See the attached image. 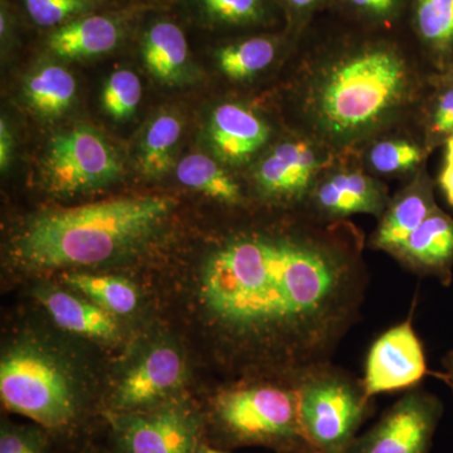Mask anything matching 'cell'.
I'll list each match as a JSON object with an SVG mask.
<instances>
[{
  "mask_svg": "<svg viewBox=\"0 0 453 453\" xmlns=\"http://www.w3.org/2000/svg\"><path fill=\"white\" fill-rule=\"evenodd\" d=\"M368 282L359 237L309 222L229 238L203 266L201 299L231 347L297 378L330 363L359 320Z\"/></svg>",
  "mask_w": 453,
  "mask_h": 453,
  "instance_id": "obj_1",
  "label": "cell"
},
{
  "mask_svg": "<svg viewBox=\"0 0 453 453\" xmlns=\"http://www.w3.org/2000/svg\"><path fill=\"white\" fill-rule=\"evenodd\" d=\"M173 207L166 196H133L42 211L17 235L12 252L32 270L103 264L146 240Z\"/></svg>",
  "mask_w": 453,
  "mask_h": 453,
  "instance_id": "obj_2",
  "label": "cell"
},
{
  "mask_svg": "<svg viewBox=\"0 0 453 453\" xmlns=\"http://www.w3.org/2000/svg\"><path fill=\"white\" fill-rule=\"evenodd\" d=\"M413 73L389 46H366L325 65L309 89L316 129L334 144H351L392 120L413 94Z\"/></svg>",
  "mask_w": 453,
  "mask_h": 453,
  "instance_id": "obj_3",
  "label": "cell"
},
{
  "mask_svg": "<svg viewBox=\"0 0 453 453\" xmlns=\"http://www.w3.org/2000/svg\"><path fill=\"white\" fill-rule=\"evenodd\" d=\"M297 378L253 381L216 395L211 416L234 446L275 447L281 453L310 447L301 431Z\"/></svg>",
  "mask_w": 453,
  "mask_h": 453,
  "instance_id": "obj_4",
  "label": "cell"
},
{
  "mask_svg": "<svg viewBox=\"0 0 453 453\" xmlns=\"http://www.w3.org/2000/svg\"><path fill=\"white\" fill-rule=\"evenodd\" d=\"M296 388L306 443L320 453H347L371 410L362 380L325 363L300 374Z\"/></svg>",
  "mask_w": 453,
  "mask_h": 453,
  "instance_id": "obj_5",
  "label": "cell"
},
{
  "mask_svg": "<svg viewBox=\"0 0 453 453\" xmlns=\"http://www.w3.org/2000/svg\"><path fill=\"white\" fill-rule=\"evenodd\" d=\"M0 395L9 411L50 431L76 426L81 412L68 375L37 349H17L3 357Z\"/></svg>",
  "mask_w": 453,
  "mask_h": 453,
  "instance_id": "obj_6",
  "label": "cell"
},
{
  "mask_svg": "<svg viewBox=\"0 0 453 453\" xmlns=\"http://www.w3.org/2000/svg\"><path fill=\"white\" fill-rule=\"evenodd\" d=\"M121 170L112 146L96 130L82 125L52 139L42 172L53 195L74 196L112 183Z\"/></svg>",
  "mask_w": 453,
  "mask_h": 453,
  "instance_id": "obj_7",
  "label": "cell"
},
{
  "mask_svg": "<svg viewBox=\"0 0 453 453\" xmlns=\"http://www.w3.org/2000/svg\"><path fill=\"white\" fill-rule=\"evenodd\" d=\"M112 428L120 453H198L202 447L201 414L179 402L113 413Z\"/></svg>",
  "mask_w": 453,
  "mask_h": 453,
  "instance_id": "obj_8",
  "label": "cell"
},
{
  "mask_svg": "<svg viewBox=\"0 0 453 453\" xmlns=\"http://www.w3.org/2000/svg\"><path fill=\"white\" fill-rule=\"evenodd\" d=\"M442 412L436 395L411 390L357 436L347 453H428Z\"/></svg>",
  "mask_w": 453,
  "mask_h": 453,
  "instance_id": "obj_9",
  "label": "cell"
},
{
  "mask_svg": "<svg viewBox=\"0 0 453 453\" xmlns=\"http://www.w3.org/2000/svg\"><path fill=\"white\" fill-rule=\"evenodd\" d=\"M425 351L412 316L381 334L365 360L362 383L369 398L416 386L427 374Z\"/></svg>",
  "mask_w": 453,
  "mask_h": 453,
  "instance_id": "obj_10",
  "label": "cell"
},
{
  "mask_svg": "<svg viewBox=\"0 0 453 453\" xmlns=\"http://www.w3.org/2000/svg\"><path fill=\"white\" fill-rule=\"evenodd\" d=\"M321 159L308 142L294 140L276 145L259 162L255 179L262 195L286 205L308 202Z\"/></svg>",
  "mask_w": 453,
  "mask_h": 453,
  "instance_id": "obj_11",
  "label": "cell"
},
{
  "mask_svg": "<svg viewBox=\"0 0 453 453\" xmlns=\"http://www.w3.org/2000/svg\"><path fill=\"white\" fill-rule=\"evenodd\" d=\"M183 357L175 349L157 347L127 372L116 390V413L146 410L159 404L184 378Z\"/></svg>",
  "mask_w": 453,
  "mask_h": 453,
  "instance_id": "obj_12",
  "label": "cell"
},
{
  "mask_svg": "<svg viewBox=\"0 0 453 453\" xmlns=\"http://www.w3.org/2000/svg\"><path fill=\"white\" fill-rule=\"evenodd\" d=\"M316 220H340L353 214L381 217L388 205L386 188L360 172H339L312 188L308 207Z\"/></svg>",
  "mask_w": 453,
  "mask_h": 453,
  "instance_id": "obj_13",
  "label": "cell"
},
{
  "mask_svg": "<svg viewBox=\"0 0 453 453\" xmlns=\"http://www.w3.org/2000/svg\"><path fill=\"white\" fill-rule=\"evenodd\" d=\"M392 256L417 275L436 277L442 285H451L452 217L436 208Z\"/></svg>",
  "mask_w": 453,
  "mask_h": 453,
  "instance_id": "obj_14",
  "label": "cell"
},
{
  "mask_svg": "<svg viewBox=\"0 0 453 453\" xmlns=\"http://www.w3.org/2000/svg\"><path fill=\"white\" fill-rule=\"evenodd\" d=\"M208 134L217 157L235 165L251 159L266 144L270 127L247 107L223 104L211 112Z\"/></svg>",
  "mask_w": 453,
  "mask_h": 453,
  "instance_id": "obj_15",
  "label": "cell"
},
{
  "mask_svg": "<svg viewBox=\"0 0 453 453\" xmlns=\"http://www.w3.org/2000/svg\"><path fill=\"white\" fill-rule=\"evenodd\" d=\"M434 189L426 177H418L388 203L372 246L390 255L436 211Z\"/></svg>",
  "mask_w": 453,
  "mask_h": 453,
  "instance_id": "obj_16",
  "label": "cell"
},
{
  "mask_svg": "<svg viewBox=\"0 0 453 453\" xmlns=\"http://www.w3.org/2000/svg\"><path fill=\"white\" fill-rule=\"evenodd\" d=\"M122 26L105 14H86L53 29L47 38V49L64 59H86L105 55L119 46Z\"/></svg>",
  "mask_w": 453,
  "mask_h": 453,
  "instance_id": "obj_17",
  "label": "cell"
},
{
  "mask_svg": "<svg viewBox=\"0 0 453 453\" xmlns=\"http://www.w3.org/2000/svg\"><path fill=\"white\" fill-rule=\"evenodd\" d=\"M145 67L160 82L177 85L189 73L190 57L183 31L170 20H155L142 35Z\"/></svg>",
  "mask_w": 453,
  "mask_h": 453,
  "instance_id": "obj_18",
  "label": "cell"
},
{
  "mask_svg": "<svg viewBox=\"0 0 453 453\" xmlns=\"http://www.w3.org/2000/svg\"><path fill=\"white\" fill-rule=\"evenodd\" d=\"M42 303L57 326L79 335L101 340H115L119 326L115 315L91 300H83L65 291L53 290L42 297Z\"/></svg>",
  "mask_w": 453,
  "mask_h": 453,
  "instance_id": "obj_19",
  "label": "cell"
},
{
  "mask_svg": "<svg viewBox=\"0 0 453 453\" xmlns=\"http://www.w3.org/2000/svg\"><path fill=\"white\" fill-rule=\"evenodd\" d=\"M77 83L59 65H44L27 79L25 97L32 110L44 118H56L73 106Z\"/></svg>",
  "mask_w": 453,
  "mask_h": 453,
  "instance_id": "obj_20",
  "label": "cell"
},
{
  "mask_svg": "<svg viewBox=\"0 0 453 453\" xmlns=\"http://www.w3.org/2000/svg\"><path fill=\"white\" fill-rule=\"evenodd\" d=\"M414 25L437 64L449 70L453 62V0H416Z\"/></svg>",
  "mask_w": 453,
  "mask_h": 453,
  "instance_id": "obj_21",
  "label": "cell"
},
{
  "mask_svg": "<svg viewBox=\"0 0 453 453\" xmlns=\"http://www.w3.org/2000/svg\"><path fill=\"white\" fill-rule=\"evenodd\" d=\"M177 175L181 184L211 199L229 205L242 202L237 181L207 155L198 153L183 157L178 164Z\"/></svg>",
  "mask_w": 453,
  "mask_h": 453,
  "instance_id": "obj_22",
  "label": "cell"
},
{
  "mask_svg": "<svg viewBox=\"0 0 453 453\" xmlns=\"http://www.w3.org/2000/svg\"><path fill=\"white\" fill-rule=\"evenodd\" d=\"M181 122L174 113L163 112L148 125L140 142L139 166L148 177H162L174 163Z\"/></svg>",
  "mask_w": 453,
  "mask_h": 453,
  "instance_id": "obj_23",
  "label": "cell"
},
{
  "mask_svg": "<svg viewBox=\"0 0 453 453\" xmlns=\"http://www.w3.org/2000/svg\"><path fill=\"white\" fill-rule=\"evenodd\" d=\"M65 282L112 315H129L139 303L136 288L127 280L115 276L68 273Z\"/></svg>",
  "mask_w": 453,
  "mask_h": 453,
  "instance_id": "obj_24",
  "label": "cell"
},
{
  "mask_svg": "<svg viewBox=\"0 0 453 453\" xmlns=\"http://www.w3.org/2000/svg\"><path fill=\"white\" fill-rule=\"evenodd\" d=\"M275 56V42L267 37H255L222 47L217 52V64L226 77L242 81L267 68Z\"/></svg>",
  "mask_w": 453,
  "mask_h": 453,
  "instance_id": "obj_25",
  "label": "cell"
},
{
  "mask_svg": "<svg viewBox=\"0 0 453 453\" xmlns=\"http://www.w3.org/2000/svg\"><path fill=\"white\" fill-rule=\"evenodd\" d=\"M142 88L133 71H115L107 79L103 89L104 110L115 120H127L138 109Z\"/></svg>",
  "mask_w": 453,
  "mask_h": 453,
  "instance_id": "obj_26",
  "label": "cell"
},
{
  "mask_svg": "<svg viewBox=\"0 0 453 453\" xmlns=\"http://www.w3.org/2000/svg\"><path fill=\"white\" fill-rule=\"evenodd\" d=\"M423 150L408 140H383L372 146L368 163L380 174H399L418 166Z\"/></svg>",
  "mask_w": 453,
  "mask_h": 453,
  "instance_id": "obj_27",
  "label": "cell"
},
{
  "mask_svg": "<svg viewBox=\"0 0 453 453\" xmlns=\"http://www.w3.org/2000/svg\"><path fill=\"white\" fill-rule=\"evenodd\" d=\"M23 4L35 25L58 28L76 18L91 14L97 8L98 0H23Z\"/></svg>",
  "mask_w": 453,
  "mask_h": 453,
  "instance_id": "obj_28",
  "label": "cell"
},
{
  "mask_svg": "<svg viewBox=\"0 0 453 453\" xmlns=\"http://www.w3.org/2000/svg\"><path fill=\"white\" fill-rule=\"evenodd\" d=\"M205 16L223 25H252L265 14L264 0H196Z\"/></svg>",
  "mask_w": 453,
  "mask_h": 453,
  "instance_id": "obj_29",
  "label": "cell"
},
{
  "mask_svg": "<svg viewBox=\"0 0 453 453\" xmlns=\"http://www.w3.org/2000/svg\"><path fill=\"white\" fill-rule=\"evenodd\" d=\"M429 130L440 139L447 140L453 135V85L449 81L440 89L432 104Z\"/></svg>",
  "mask_w": 453,
  "mask_h": 453,
  "instance_id": "obj_30",
  "label": "cell"
},
{
  "mask_svg": "<svg viewBox=\"0 0 453 453\" xmlns=\"http://www.w3.org/2000/svg\"><path fill=\"white\" fill-rule=\"evenodd\" d=\"M398 2L399 0H350L357 11L375 18L392 16L398 7Z\"/></svg>",
  "mask_w": 453,
  "mask_h": 453,
  "instance_id": "obj_31",
  "label": "cell"
},
{
  "mask_svg": "<svg viewBox=\"0 0 453 453\" xmlns=\"http://www.w3.org/2000/svg\"><path fill=\"white\" fill-rule=\"evenodd\" d=\"M14 142L8 122L2 119L0 121V166L3 172L8 169L13 155Z\"/></svg>",
  "mask_w": 453,
  "mask_h": 453,
  "instance_id": "obj_32",
  "label": "cell"
},
{
  "mask_svg": "<svg viewBox=\"0 0 453 453\" xmlns=\"http://www.w3.org/2000/svg\"><path fill=\"white\" fill-rule=\"evenodd\" d=\"M453 392V350L443 357V372L440 375Z\"/></svg>",
  "mask_w": 453,
  "mask_h": 453,
  "instance_id": "obj_33",
  "label": "cell"
},
{
  "mask_svg": "<svg viewBox=\"0 0 453 453\" xmlns=\"http://www.w3.org/2000/svg\"><path fill=\"white\" fill-rule=\"evenodd\" d=\"M443 165L453 166V135L446 140L445 164Z\"/></svg>",
  "mask_w": 453,
  "mask_h": 453,
  "instance_id": "obj_34",
  "label": "cell"
},
{
  "mask_svg": "<svg viewBox=\"0 0 453 453\" xmlns=\"http://www.w3.org/2000/svg\"><path fill=\"white\" fill-rule=\"evenodd\" d=\"M288 2L296 9H306L312 7L319 0H288Z\"/></svg>",
  "mask_w": 453,
  "mask_h": 453,
  "instance_id": "obj_35",
  "label": "cell"
},
{
  "mask_svg": "<svg viewBox=\"0 0 453 453\" xmlns=\"http://www.w3.org/2000/svg\"><path fill=\"white\" fill-rule=\"evenodd\" d=\"M198 453H228L225 451H220V449H211V447L202 446L201 449H199Z\"/></svg>",
  "mask_w": 453,
  "mask_h": 453,
  "instance_id": "obj_36",
  "label": "cell"
},
{
  "mask_svg": "<svg viewBox=\"0 0 453 453\" xmlns=\"http://www.w3.org/2000/svg\"><path fill=\"white\" fill-rule=\"evenodd\" d=\"M286 453H320L312 449L311 447H303V449H295V451Z\"/></svg>",
  "mask_w": 453,
  "mask_h": 453,
  "instance_id": "obj_37",
  "label": "cell"
},
{
  "mask_svg": "<svg viewBox=\"0 0 453 453\" xmlns=\"http://www.w3.org/2000/svg\"><path fill=\"white\" fill-rule=\"evenodd\" d=\"M447 81L449 83H452L453 85V62L452 65L449 67V79H447Z\"/></svg>",
  "mask_w": 453,
  "mask_h": 453,
  "instance_id": "obj_38",
  "label": "cell"
}]
</instances>
